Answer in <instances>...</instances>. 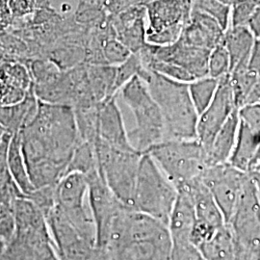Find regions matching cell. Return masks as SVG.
Returning a JSON list of instances; mask_svg holds the SVG:
<instances>
[{"label": "cell", "instance_id": "cell-26", "mask_svg": "<svg viewBox=\"0 0 260 260\" xmlns=\"http://www.w3.org/2000/svg\"><path fill=\"white\" fill-rule=\"evenodd\" d=\"M98 171L99 165L93 144L80 139L68 165L66 174L79 173L87 177Z\"/></svg>", "mask_w": 260, "mask_h": 260}, {"label": "cell", "instance_id": "cell-16", "mask_svg": "<svg viewBox=\"0 0 260 260\" xmlns=\"http://www.w3.org/2000/svg\"><path fill=\"white\" fill-rule=\"evenodd\" d=\"M115 37L129 50L138 53L147 43V10L133 7L121 12L113 23Z\"/></svg>", "mask_w": 260, "mask_h": 260}, {"label": "cell", "instance_id": "cell-44", "mask_svg": "<svg viewBox=\"0 0 260 260\" xmlns=\"http://www.w3.org/2000/svg\"><path fill=\"white\" fill-rule=\"evenodd\" d=\"M256 186H257V190H258V195H259L260 199V182H255Z\"/></svg>", "mask_w": 260, "mask_h": 260}, {"label": "cell", "instance_id": "cell-23", "mask_svg": "<svg viewBox=\"0 0 260 260\" xmlns=\"http://www.w3.org/2000/svg\"><path fill=\"white\" fill-rule=\"evenodd\" d=\"M6 165L11 176L15 179L22 193L25 196L31 194L35 190V187L29 177L26 162L21 149L19 133L13 134L10 140L6 153Z\"/></svg>", "mask_w": 260, "mask_h": 260}, {"label": "cell", "instance_id": "cell-14", "mask_svg": "<svg viewBox=\"0 0 260 260\" xmlns=\"http://www.w3.org/2000/svg\"><path fill=\"white\" fill-rule=\"evenodd\" d=\"M87 180L89 203L96 232L95 246L102 248L112 221L125 205H122L113 194L99 171L87 177Z\"/></svg>", "mask_w": 260, "mask_h": 260}, {"label": "cell", "instance_id": "cell-5", "mask_svg": "<svg viewBox=\"0 0 260 260\" xmlns=\"http://www.w3.org/2000/svg\"><path fill=\"white\" fill-rule=\"evenodd\" d=\"M121 92L136 121L135 128L127 131L130 144L142 154L147 153L152 147L165 141L164 122L157 103L147 83L138 75L131 78Z\"/></svg>", "mask_w": 260, "mask_h": 260}, {"label": "cell", "instance_id": "cell-34", "mask_svg": "<svg viewBox=\"0 0 260 260\" xmlns=\"http://www.w3.org/2000/svg\"><path fill=\"white\" fill-rule=\"evenodd\" d=\"M171 260H206L191 242L172 243Z\"/></svg>", "mask_w": 260, "mask_h": 260}, {"label": "cell", "instance_id": "cell-45", "mask_svg": "<svg viewBox=\"0 0 260 260\" xmlns=\"http://www.w3.org/2000/svg\"><path fill=\"white\" fill-rule=\"evenodd\" d=\"M0 260H2V259H1V258H0Z\"/></svg>", "mask_w": 260, "mask_h": 260}, {"label": "cell", "instance_id": "cell-27", "mask_svg": "<svg viewBox=\"0 0 260 260\" xmlns=\"http://www.w3.org/2000/svg\"><path fill=\"white\" fill-rule=\"evenodd\" d=\"M220 79L205 76L188 83L189 93L196 110L200 115L213 101L218 90Z\"/></svg>", "mask_w": 260, "mask_h": 260}, {"label": "cell", "instance_id": "cell-25", "mask_svg": "<svg viewBox=\"0 0 260 260\" xmlns=\"http://www.w3.org/2000/svg\"><path fill=\"white\" fill-rule=\"evenodd\" d=\"M259 146V135L240 121L237 139L229 163L246 173Z\"/></svg>", "mask_w": 260, "mask_h": 260}, {"label": "cell", "instance_id": "cell-6", "mask_svg": "<svg viewBox=\"0 0 260 260\" xmlns=\"http://www.w3.org/2000/svg\"><path fill=\"white\" fill-rule=\"evenodd\" d=\"M177 187L166 177L149 153L140 160L133 195V210L168 225L177 200Z\"/></svg>", "mask_w": 260, "mask_h": 260}, {"label": "cell", "instance_id": "cell-11", "mask_svg": "<svg viewBox=\"0 0 260 260\" xmlns=\"http://www.w3.org/2000/svg\"><path fill=\"white\" fill-rule=\"evenodd\" d=\"M147 10V43L169 46L176 43L192 13V0H153Z\"/></svg>", "mask_w": 260, "mask_h": 260}, {"label": "cell", "instance_id": "cell-4", "mask_svg": "<svg viewBox=\"0 0 260 260\" xmlns=\"http://www.w3.org/2000/svg\"><path fill=\"white\" fill-rule=\"evenodd\" d=\"M211 51L196 47L180 38L169 46L147 44L137 53L143 66L150 72L190 83L207 76V62Z\"/></svg>", "mask_w": 260, "mask_h": 260}, {"label": "cell", "instance_id": "cell-12", "mask_svg": "<svg viewBox=\"0 0 260 260\" xmlns=\"http://www.w3.org/2000/svg\"><path fill=\"white\" fill-rule=\"evenodd\" d=\"M201 178L210 191L228 223L236 207L243 186L249 176L229 162L205 168Z\"/></svg>", "mask_w": 260, "mask_h": 260}, {"label": "cell", "instance_id": "cell-37", "mask_svg": "<svg viewBox=\"0 0 260 260\" xmlns=\"http://www.w3.org/2000/svg\"><path fill=\"white\" fill-rule=\"evenodd\" d=\"M248 67L253 74L260 76V39H255Z\"/></svg>", "mask_w": 260, "mask_h": 260}, {"label": "cell", "instance_id": "cell-21", "mask_svg": "<svg viewBox=\"0 0 260 260\" xmlns=\"http://www.w3.org/2000/svg\"><path fill=\"white\" fill-rule=\"evenodd\" d=\"M239 124L240 120L237 109L217 132L209 149L206 150L207 166L229 162L237 139Z\"/></svg>", "mask_w": 260, "mask_h": 260}, {"label": "cell", "instance_id": "cell-28", "mask_svg": "<svg viewBox=\"0 0 260 260\" xmlns=\"http://www.w3.org/2000/svg\"><path fill=\"white\" fill-rule=\"evenodd\" d=\"M192 9L205 13L215 19L223 30L231 23V7L220 0H192Z\"/></svg>", "mask_w": 260, "mask_h": 260}, {"label": "cell", "instance_id": "cell-2", "mask_svg": "<svg viewBox=\"0 0 260 260\" xmlns=\"http://www.w3.org/2000/svg\"><path fill=\"white\" fill-rule=\"evenodd\" d=\"M100 249L111 260H171L172 239L166 224L123 206Z\"/></svg>", "mask_w": 260, "mask_h": 260}, {"label": "cell", "instance_id": "cell-32", "mask_svg": "<svg viewBox=\"0 0 260 260\" xmlns=\"http://www.w3.org/2000/svg\"><path fill=\"white\" fill-rule=\"evenodd\" d=\"M256 3L253 0H240L231 7V23L230 25L248 26L251 15L256 8Z\"/></svg>", "mask_w": 260, "mask_h": 260}, {"label": "cell", "instance_id": "cell-19", "mask_svg": "<svg viewBox=\"0 0 260 260\" xmlns=\"http://www.w3.org/2000/svg\"><path fill=\"white\" fill-rule=\"evenodd\" d=\"M182 187L186 188L191 194L195 207L197 222L205 223L215 230L225 224L223 213L201 177Z\"/></svg>", "mask_w": 260, "mask_h": 260}, {"label": "cell", "instance_id": "cell-3", "mask_svg": "<svg viewBox=\"0 0 260 260\" xmlns=\"http://www.w3.org/2000/svg\"><path fill=\"white\" fill-rule=\"evenodd\" d=\"M141 78L161 112L165 141L197 139L199 114L192 103L188 83L146 70Z\"/></svg>", "mask_w": 260, "mask_h": 260}, {"label": "cell", "instance_id": "cell-20", "mask_svg": "<svg viewBox=\"0 0 260 260\" xmlns=\"http://www.w3.org/2000/svg\"><path fill=\"white\" fill-rule=\"evenodd\" d=\"M39 100L33 90V85L26 95L18 103L0 105V123L11 134L19 133L36 117Z\"/></svg>", "mask_w": 260, "mask_h": 260}, {"label": "cell", "instance_id": "cell-17", "mask_svg": "<svg viewBox=\"0 0 260 260\" xmlns=\"http://www.w3.org/2000/svg\"><path fill=\"white\" fill-rule=\"evenodd\" d=\"M223 33L224 30L215 19L205 13L192 9L190 19L179 38L196 47L211 51L222 43Z\"/></svg>", "mask_w": 260, "mask_h": 260}, {"label": "cell", "instance_id": "cell-10", "mask_svg": "<svg viewBox=\"0 0 260 260\" xmlns=\"http://www.w3.org/2000/svg\"><path fill=\"white\" fill-rule=\"evenodd\" d=\"M56 206L65 214L75 231L95 245L96 232L89 203L88 180L79 173H69L55 185Z\"/></svg>", "mask_w": 260, "mask_h": 260}, {"label": "cell", "instance_id": "cell-29", "mask_svg": "<svg viewBox=\"0 0 260 260\" xmlns=\"http://www.w3.org/2000/svg\"><path fill=\"white\" fill-rule=\"evenodd\" d=\"M23 197L26 196L22 193L15 179L11 176L5 162L0 167V205L11 209L13 204Z\"/></svg>", "mask_w": 260, "mask_h": 260}, {"label": "cell", "instance_id": "cell-43", "mask_svg": "<svg viewBox=\"0 0 260 260\" xmlns=\"http://www.w3.org/2000/svg\"><path fill=\"white\" fill-rule=\"evenodd\" d=\"M7 209H9V208H7V207H5V206L0 205V214L3 213V212H4V211H6Z\"/></svg>", "mask_w": 260, "mask_h": 260}, {"label": "cell", "instance_id": "cell-31", "mask_svg": "<svg viewBox=\"0 0 260 260\" xmlns=\"http://www.w3.org/2000/svg\"><path fill=\"white\" fill-rule=\"evenodd\" d=\"M100 47L104 65H120L132 54L116 37L105 38Z\"/></svg>", "mask_w": 260, "mask_h": 260}, {"label": "cell", "instance_id": "cell-46", "mask_svg": "<svg viewBox=\"0 0 260 260\" xmlns=\"http://www.w3.org/2000/svg\"><path fill=\"white\" fill-rule=\"evenodd\" d=\"M259 103H260V102H259Z\"/></svg>", "mask_w": 260, "mask_h": 260}, {"label": "cell", "instance_id": "cell-9", "mask_svg": "<svg viewBox=\"0 0 260 260\" xmlns=\"http://www.w3.org/2000/svg\"><path fill=\"white\" fill-rule=\"evenodd\" d=\"M236 246V260H248L260 253V199L257 186L251 177L241 194L230 221L226 223Z\"/></svg>", "mask_w": 260, "mask_h": 260}, {"label": "cell", "instance_id": "cell-33", "mask_svg": "<svg viewBox=\"0 0 260 260\" xmlns=\"http://www.w3.org/2000/svg\"><path fill=\"white\" fill-rule=\"evenodd\" d=\"M239 120L243 124L260 136V103H252L238 109Z\"/></svg>", "mask_w": 260, "mask_h": 260}, {"label": "cell", "instance_id": "cell-18", "mask_svg": "<svg viewBox=\"0 0 260 260\" xmlns=\"http://www.w3.org/2000/svg\"><path fill=\"white\" fill-rule=\"evenodd\" d=\"M177 200L168 222L172 243L190 241L196 222L195 207L189 191L182 187L177 189Z\"/></svg>", "mask_w": 260, "mask_h": 260}, {"label": "cell", "instance_id": "cell-35", "mask_svg": "<svg viewBox=\"0 0 260 260\" xmlns=\"http://www.w3.org/2000/svg\"><path fill=\"white\" fill-rule=\"evenodd\" d=\"M16 233V223L10 209L0 214V239L6 244L12 240Z\"/></svg>", "mask_w": 260, "mask_h": 260}, {"label": "cell", "instance_id": "cell-36", "mask_svg": "<svg viewBox=\"0 0 260 260\" xmlns=\"http://www.w3.org/2000/svg\"><path fill=\"white\" fill-rule=\"evenodd\" d=\"M153 0H112L109 7L114 13H121L133 7H146Z\"/></svg>", "mask_w": 260, "mask_h": 260}, {"label": "cell", "instance_id": "cell-38", "mask_svg": "<svg viewBox=\"0 0 260 260\" xmlns=\"http://www.w3.org/2000/svg\"><path fill=\"white\" fill-rule=\"evenodd\" d=\"M255 182H260V146L246 172Z\"/></svg>", "mask_w": 260, "mask_h": 260}, {"label": "cell", "instance_id": "cell-40", "mask_svg": "<svg viewBox=\"0 0 260 260\" xmlns=\"http://www.w3.org/2000/svg\"><path fill=\"white\" fill-rule=\"evenodd\" d=\"M12 135L13 134H11L9 131L0 123V145L9 142L12 138Z\"/></svg>", "mask_w": 260, "mask_h": 260}, {"label": "cell", "instance_id": "cell-13", "mask_svg": "<svg viewBox=\"0 0 260 260\" xmlns=\"http://www.w3.org/2000/svg\"><path fill=\"white\" fill-rule=\"evenodd\" d=\"M237 109L230 78L226 75L220 79L213 101L198 118L197 140L201 143L205 152L209 149L217 132Z\"/></svg>", "mask_w": 260, "mask_h": 260}, {"label": "cell", "instance_id": "cell-39", "mask_svg": "<svg viewBox=\"0 0 260 260\" xmlns=\"http://www.w3.org/2000/svg\"><path fill=\"white\" fill-rule=\"evenodd\" d=\"M248 27L255 39H260V4L256 6L248 22Z\"/></svg>", "mask_w": 260, "mask_h": 260}, {"label": "cell", "instance_id": "cell-30", "mask_svg": "<svg viewBox=\"0 0 260 260\" xmlns=\"http://www.w3.org/2000/svg\"><path fill=\"white\" fill-rule=\"evenodd\" d=\"M231 73V59L223 45L219 44L211 50L207 62V76L222 79Z\"/></svg>", "mask_w": 260, "mask_h": 260}, {"label": "cell", "instance_id": "cell-24", "mask_svg": "<svg viewBox=\"0 0 260 260\" xmlns=\"http://www.w3.org/2000/svg\"><path fill=\"white\" fill-rule=\"evenodd\" d=\"M198 249L206 260H236L235 241L226 223Z\"/></svg>", "mask_w": 260, "mask_h": 260}, {"label": "cell", "instance_id": "cell-8", "mask_svg": "<svg viewBox=\"0 0 260 260\" xmlns=\"http://www.w3.org/2000/svg\"><path fill=\"white\" fill-rule=\"evenodd\" d=\"M93 147L99 172L113 194L126 207L133 209V195L142 153L117 149L95 138Z\"/></svg>", "mask_w": 260, "mask_h": 260}, {"label": "cell", "instance_id": "cell-42", "mask_svg": "<svg viewBox=\"0 0 260 260\" xmlns=\"http://www.w3.org/2000/svg\"><path fill=\"white\" fill-rule=\"evenodd\" d=\"M5 246H6V243L0 239V258L3 254V252H4V250H5Z\"/></svg>", "mask_w": 260, "mask_h": 260}, {"label": "cell", "instance_id": "cell-22", "mask_svg": "<svg viewBox=\"0 0 260 260\" xmlns=\"http://www.w3.org/2000/svg\"><path fill=\"white\" fill-rule=\"evenodd\" d=\"M255 37L245 25H230L223 33V43L230 59L231 72L239 66L248 65Z\"/></svg>", "mask_w": 260, "mask_h": 260}, {"label": "cell", "instance_id": "cell-41", "mask_svg": "<svg viewBox=\"0 0 260 260\" xmlns=\"http://www.w3.org/2000/svg\"><path fill=\"white\" fill-rule=\"evenodd\" d=\"M9 142L0 145V167L6 162V153H7Z\"/></svg>", "mask_w": 260, "mask_h": 260}, {"label": "cell", "instance_id": "cell-1", "mask_svg": "<svg viewBox=\"0 0 260 260\" xmlns=\"http://www.w3.org/2000/svg\"><path fill=\"white\" fill-rule=\"evenodd\" d=\"M19 135L29 177L35 189L56 185L65 176L80 141L74 108L39 101L36 117Z\"/></svg>", "mask_w": 260, "mask_h": 260}, {"label": "cell", "instance_id": "cell-15", "mask_svg": "<svg viewBox=\"0 0 260 260\" xmlns=\"http://www.w3.org/2000/svg\"><path fill=\"white\" fill-rule=\"evenodd\" d=\"M117 96L100 103L96 114V137L117 149H135L130 144ZM136 150V149H135Z\"/></svg>", "mask_w": 260, "mask_h": 260}, {"label": "cell", "instance_id": "cell-7", "mask_svg": "<svg viewBox=\"0 0 260 260\" xmlns=\"http://www.w3.org/2000/svg\"><path fill=\"white\" fill-rule=\"evenodd\" d=\"M147 153L177 189L201 177L207 167L205 149L197 139L164 141Z\"/></svg>", "mask_w": 260, "mask_h": 260}]
</instances>
